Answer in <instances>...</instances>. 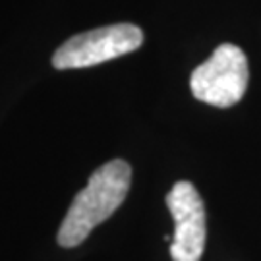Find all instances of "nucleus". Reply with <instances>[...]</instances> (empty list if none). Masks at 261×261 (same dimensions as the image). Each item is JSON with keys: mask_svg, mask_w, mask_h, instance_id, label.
Listing matches in <instances>:
<instances>
[{"mask_svg": "<svg viewBox=\"0 0 261 261\" xmlns=\"http://www.w3.org/2000/svg\"><path fill=\"white\" fill-rule=\"evenodd\" d=\"M167 207L174 219L170 242L172 261H199L205 250V205L192 182H176L167 194Z\"/></svg>", "mask_w": 261, "mask_h": 261, "instance_id": "20e7f679", "label": "nucleus"}, {"mask_svg": "<svg viewBox=\"0 0 261 261\" xmlns=\"http://www.w3.org/2000/svg\"><path fill=\"white\" fill-rule=\"evenodd\" d=\"M130 182L132 168L122 159L97 168L68 209L58 230V244L62 248L80 246L97 224L105 223L124 203Z\"/></svg>", "mask_w": 261, "mask_h": 261, "instance_id": "f257e3e1", "label": "nucleus"}, {"mask_svg": "<svg viewBox=\"0 0 261 261\" xmlns=\"http://www.w3.org/2000/svg\"><path fill=\"white\" fill-rule=\"evenodd\" d=\"M141 43L143 33L134 23L105 25L68 39L53 56V66L56 70L89 68L134 53L141 47Z\"/></svg>", "mask_w": 261, "mask_h": 261, "instance_id": "7ed1b4c3", "label": "nucleus"}, {"mask_svg": "<svg viewBox=\"0 0 261 261\" xmlns=\"http://www.w3.org/2000/svg\"><path fill=\"white\" fill-rule=\"evenodd\" d=\"M248 75V58L244 50L236 45L224 43L192 72L190 87L197 101L226 109L244 97Z\"/></svg>", "mask_w": 261, "mask_h": 261, "instance_id": "f03ea898", "label": "nucleus"}]
</instances>
